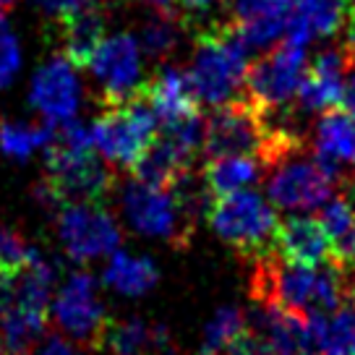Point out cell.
<instances>
[{"instance_id": "cell-1", "label": "cell", "mask_w": 355, "mask_h": 355, "mask_svg": "<svg viewBox=\"0 0 355 355\" xmlns=\"http://www.w3.org/2000/svg\"><path fill=\"white\" fill-rule=\"evenodd\" d=\"M345 275L334 264H290L272 248L251 259V298L259 306H277L298 316H324L345 298Z\"/></svg>"}, {"instance_id": "cell-2", "label": "cell", "mask_w": 355, "mask_h": 355, "mask_svg": "<svg viewBox=\"0 0 355 355\" xmlns=\"http://www.w3.org/2000/svg\"><path fill=\"white\" fill-rule=\"evenodd\" d=\"M44 180L53 186L58 199L63 201H89V204H107V196L115 189L112 165L100 157L92 144L89 128L78 123H63L53 141L44 146Z\"/></svg>"}, {"instance_id": "cell-3", "label": "cell", "mask_w": 355, "mask_h": 355, "mask_svg": "<svg viewBox=\"0 0 355 355\" xmlns=\"http://www.w3.org/2000/svg\"><path fill=\"white\" fill-rule=\"evenodd\" d=\"M251 66V47L241 34V26L230 21H214L196 37L193 63L189 78L199 105L217 107L238 97L243 89L245 71Z\"/></svg>"}, {"instance_id": "cell-4", "label": "cell", "mask_w": 355, "mask_h": 355, "mask_svg": "<svg viewBox=\"0 0 355 355\" xmlns=\"http://www.w3.org/2000/svg\"><path fill=\"white\" fill-rule=\"evenodd\" d=\"M207 222L241 256L256 259L275 248L277 211L259 191H230L211 199Z\"/></svg>"}, {"instance_id": "cell-5", "label": "cell", "mask_w": 355, "mask_h": 355, "mask_svg": "<svg viewBox=\"0 0 355 355\" xmlns=\"http://www.w3.org/2000/svg\"><path fill=\"white\" fill-rule=\"evenodd\" d=\"M92 144L110 165L128 167L141 157L149 141L159 133L152 105L144 97V87L121 105H105L100 118L92 123Z\"/></svg>"}, {"instance_id": "cell-6", "label": "cell", "mask_w": 355, "mask_h": 355, "mask_svg": "<svg viewBox=\"0 0 355 355\" xmlns=\"http://www.w3.org/2000/svg\"><path fill=\"white\" fill-rule=\"evenodd\" d=\"M269 139L266 107L254 102L248 94L214 107L209 121H204V155L209 157H261Z\"/></svg>"}, {"instance_id": "cell-7", "label": "cell", "mask_w": 355, "mask_h": 355, "mask_svg": "<svg viewBox=\"0 0 355 355\" xmlns=\"http://www.w3.org/2000/svg\"><path fill=\"white\" fill-rule=\"evenodd\" d=\"M266 170V196L279 209H316L332 199L340 186V180L329 175L316 157H306V146L290 152Z\"/></svg>"}, {"instance_id": "cell-8", "label": "cell", "mask_w": 355, "mask_h": 355, "mask_svg": "<svg viewBox=\"0 0 355 355\" xmlns=\"http://www.w3.org/2000/svg\"><path fill=\"white\" fill-rule=\"evenodd\" d=\"M58 235L66 254L78 264L112 254L121 245V227L107 204L66 201L58 209Z\"/></svg>"}, {"instance_id": "cell-9", "label": "cell", "mask_w": 355, "mask_h": 355, "mask_svg": "<svg viewBox=\"0 0 355 355\" xmlns=\"http://www.w3.org/2000/svg\"><path fill=\"white\" fill-rule=\"evenodd\" d=\"M123 211L133 230L141 235H152L170 243L175 251L191 245L196 227L178 209L173 193L167 189H155L146 183H125L123 189Z\"/></svg>"}, {"instance_id": "cell-10", "label": "cell", "mask_w": 355, "mask_h": 355, "mask_svg": "<svg viewBox=\"0 0 355 355\" xmlns=\"http://www.w3.org/2000/svg\"><path fill=\"white\" fill-rule=\"evenodd\" d=\"M306 71V44L279 40L264 58L245 71V94L261 107H285L303 81Z\"/></svg>"}, {"instance_id": "cell-11", "label": "cell", "mask_w": 355, "mask_h": 355, "mask_svg": "<svg viewBox=\"0 0 355 355\" xmlns=\"http://www.w3.org/2000/svg\"><path fill=\"white\" fill-rule=\"evenodd\" d=\"M53 322L71 340L87 345H97L102 329L107 324L105 303L97 295V282L87 272H73L58 290L55 300H50Z\"/></svg>"}, {"instance_id": "cell-12", "label": "cell", "mask_w": 355, "mask_h": 355, "mask_svg": "<svg viewBox=\"0 0 355 355\" xmlns=\"http://www.w3.org/2000/svg\"><path fill=\"white\" fill-rule=\"evenodd\" d=\"M89 71L100 84L102 107L121 105L131 100L139 89L144 87L141 78V47L131 34H112L105 37L100 50L94 53Z\"/></svg>"}, {"instance_id": "cell-13", "label": "cell", "mask_w": 355, "mask_h": 355, "mask_svg": "<svg viewBox=\"0 0 355 355\" xmlns=\"http://www.w3.org/2000/svg\"><path fill=\"white\" fill-rule=\"evenodd\" d=\"M29 100L32 107L53 125L71 123L78 110V78L76 68L68 63L63 55L47 60L32 78L29 89Z\"/></svg>"}, {"instance_id": "cell-14", "label": "cell", "mask_w": 355, "mask_h": 355, "mask_svg": "<svg viewBox=\"0 0 355 355\" xmlns=\"http://www.w3.org/2000/svg\"><path fill=\"white\" fill-rule=\"evenodd\" d=\"M355 63L350 47H329L313 58V63L306 66L303 81L298 87L295 100L303 110L309 112H324L332 110L343 100L345 89V73Z\"/></svg>"}, {"instance_id": "cell-15", "label": "cell", "mask_w": 355, "mask_h": 355, "mask_svg": "<svg viewBox=\"0 0 355 355\" xmlns=\"http://www.w3.org/2000/svg\"><path fill=\"white\" fill-rule=\"evenodd\" d=\"M94 350L105 355H173V337L165 324L144 319H107Z\"/></svg>"}, {"instance_id": "cell-16", "label": "cell", "mask_w": 355, "mask_h": 355, "mask_svg": "<svg viewBox=\"0 0 355 355\" xmlns=\"http://www.w3.org/2000/svg\"><path fill=\"white\" fill-rule=\"evenodd\" d=\"M251 329L264 337L269 347L277 355H313L316 343H313V329L311 319L290 313L277 306H259L251 313Z\"/></svg>"}, {"instance_id": "cell-17", "label": "cell", "mask_w": 355, "mask_h": 355, "mask_svg": "<svg viewBox=\"0 0 355 355\" xmlns=\"http://www.w3.org/2000/svg\"><path fill=\"white\" fill-rule=\"evenodd\" d=\"M275 251L285 261L300 266H327L332 264L329 241L322 222L313 217H288L277 222L275 230Z\"/></svg>"}, {"instance_id": "cell-18", "label": "cell", "mask_w": 355, "mask_h": 355, "mask_svg": "<svg viewBox=\"0 0 355 355\" xmlns=\"http://www.w3.org/2000/svg\"><path fill=\"white\" fill-rule=\"evenodd\" d=\"M55 21L60 24L63 58L78 71L89 68L92 58L105 40V13H102V8L97 3H89V6L63 13Z\"/></svg>"}, {"instance_id": "cell-19", "label": "cell", "mask_w": 355, "mask_h": 355, "mask_svg": "<svg viewBox=\"0 0 355 355\" xmlns=\"http://www.w3.org/2000/svg\"><path fill=\"white\" fill-rule=\"evenodd\" d=\"M313 157L319 159V165L343 180L345 167H355V118L347 115L343 107L324 110L316 131V146Z\"/></svg>"}, {"instance_id": "cell-20", "label": "cell", "mask_w": 355, "mask_h": 355, "mask_svg": "<svg viewBox=\"0 0 355 355\" xmlns=\"http://www.w3.org/2000/svg\"><path fill=\"white\" fill-rule=\"evenodd\" d=\"M144 97L152 105L159 125L175 123L199 112V100L191 87L189 71L178 66H165L155 78L144 81Z\"/></svg>"}, {"instance_id": "cell-21", "label": "cell", "mask_w": 355, "mask_h": 355, "mask_svg": "<svg viewBox=\"0 0 355 355\" xmlns=\"http://www.w3.org/2000/svg\"><path fill=\"white\" fill-rule=\"evenodd\" d=\"M193 162L183 155L170 139H165L162 133H157L155 139L149 141L141 157L131 165V175L139 183L155 186V189H167L175 183L183 173H189Z\"/></svg>"}, {"instance_id": "cell-22", "label": "cell", "mask_w": 355, "mask_h": 355, "mask_svg": "<svg viewBox=\"0 0 355 355\" xmlns=\"http://www.w3.org/2000/svg\"><path fill=\"white\" fill-rule=\"evenodd\" d=\"M347 282V279H345ZM316 353L355 355V288L347 285L340 306L324 316H311Z\"/></svg>"}, {"instance_id": "cell-23", "label": "cell", "mask_w": 355, "mask_h": 355, "mask_svg": "<svg viewBox=\"0 0 355 355\" xmlns=\"http://www.w3.org/2000/svg\"><path fill=\"white\" fill-rule=\"evenodd\" d=\"M105 285L118 290L121 295H131L139 298L157 285L159 279V269L152 259H141V256H131L125 251H112L110 264L105 269Z\"/></svg>"}, {"instance_id": "cell-24", "label": "cell", "mask_w": 355, "mask_h": 355, "mask_svg": "<svg viewBox=\"0 0 355 355\" xmlns=\"http://www.w3.org/2000/svg\"><path fill=\"white\" fill-rule=\"evenodd\" d=\"M261 175V162L256 157H209L201 167V178L211 196L241 191L256 183Z\"/></svg>"}, {"instance_id": "cell-25", "label": "cell", "mask_w": 355, "mask_h": 355, "mask_svg": "<svg viewBox=\"0 0 355 355\" xmlns=\"http://www.w3.org/2000/svg\"><path fill=\"white\" fill-rule=\"evenodd\" d=\"M55 125L47 121L40 123H16L3 121L0 123V149L13 159H26L32 152L42 149L53 141Z\"/></svg>"}, {"instance_id": "cell-26", "label": "cell", "mask_w": 355, "mask_h": 355, "mask_svg": "<svg viewBox=\"0 0 355 355\" xmlns=\"http://www.w3.org/2000/svg\"><path fill=\"white\" fill-rule=\"evenodd\" d=\"M248 329V319L241 309L235 306H225L220 309L211 322L204 327V337H201V355H225V350Z\"/></svg>"}, {"instance_id": "cell-27", "label": "cell", "mask_w": 355, "mask_h": 355, "mask_svg": "<svg viewBox=\"0 0 355 355\" xmlns=\"http://www.w3.org/2000/svg\"><path fill=\"white\" fill-rule=\"evenodd\" d=\"M180 16L170 11H157L149 16L141 26V42L139 47L144 50L152 60H167V55L175 50L178 37H180Z\"/></svg>"}, {"instance_id": "cell-28", "label": "cell", "mask_w": 355, "mask_h": 355, "mask_svg": "<svg viewBox=\"0 0 355 355\" xmlns=\"http://www.w3.org/2000/svg\"><path fill=\"white\" fill-rule=\"evenodd\" d=\"M293 11L309 24L313 37H332L345 21V0H293Z\"/></svg>"}, {"instance_id": "cell-29", "label": "cell", "mask_w": 355, "mask_h": 355, "mask_svg": "<svg viewBox=\"0 0 355 355\" xmlns=\"http://www.w3.org/2000/svg\"><path fill=\"white\" fill-rule=\"evenodd\" d=\"M293 0H233V21H254L266 16H288Z\"/></svg>"}, {"instance_id": "cell-30", "label": "cell", "mask_w": 355, "mask_h": 355, "mask_svg": "<svg viewBox=\"0 0 355 355\" xmlns=\"http://www.w3.org/2000/svg\"><path fill=\"white\" fill-rule=\"evenodd\" d=\"M34 251L37 248L26 245V241L19 233H13L8 227H0V264L21 266L32 259Z\"/></svg>"}, {"instance_id": "cell-31", "label": "cell", "mask_w": 355, "mask_h": 355, "mask_svg": "<svg viewBox=\"0 0 355 355\" xmlns=\"http://www.w3.org/2000/svg\"><path fill=\"white\" fill-rule=\"evenodd\" d=\"M19 68H21V47L11 34V37L0 40V92L8 89L13 76L19 73Z\"/></svg>"}, {"instance_id": "cell-32", "label": "cell", "mask_w": 355, "mask_h": 355, "mask_svg": "<svg viewBox=\"0 0 355 355\" xmlns=\"http://www.w3.org/2000/svg\"><path fill=\"white\" fill-rule=\"evenodd\" d=\"M225 355H277V353L269 347V343H266L259 332L245 329V332L225 350Z\"/></svg>"}, {"instance_id": "cell-33", "label": "cell", "mask_w": 355, "mask_h": 355, "mask_svg": "<svg viewBox=\"0 0 355 355\" xmlns=\"http://www.w3.org/2000/svg\"><path fill=\"white\" fill-rule=\"evenodd\" d=\"M222 0H175L178 11L183 13L189 21H204L214 8L220 6Z\"/></svg>"}, {"instance_id": "cell-34", "label": "cell", "mask_w": 355, "mask_h": 355, "mask_svg": "<svg viewBox=\"0 0 355 355\" xmlns=\"http://www.w3.org/2000/svg\"><path fill=\"white\" fill-rule=\"evenodd\" d=\"M34 6L42 13H47L50 19H60L63 13L73 11V8H81V6H89L94 0H32ZM100 6V3H97Z\"/></svg>"}, {"instance_id": "cell-35", "label": "cell", "mask_w": 355, "mask_h": 355, "mask_svg": "<svg viewBox=\"0 0 355 355\" xmlns=\"http://www.w3.org/2000/svg\"><path fill=\"white\" fill-rule=\"evenodd\" d=\"M34 355H81V353H78L73 345L68 343L66 337H60V334H50V337H44L42 343H37Z\"/></svg>"}, {"instance_id": "cell-36", "label": "cell", "mask_w": 355, "mask_h": 355, "mask_svg": "<svg viewBox=\"0 0 355 355\" xmlns=\"http://www.w3.org/2000/svg\"><path fill=\"white\" fill-rule=\"evenodd\" d=\"M337 107H343L347 115H353L355 118V73L347 81H345V89H343V100Z\"/></svg>"}, {"instance_id": "cell-37", "label": "cell", "mask_w": 355, "mask_h": 355, "mask_svg": "<svg viewBox=\"0 0 355 355\" xmlns=\"http://www.w3.org/2000/svg\"><path fill=\"white\" fill-rule=\"evenodd\" d=\"M345 19H347V40H355V0H345Z\"/></svg>"}, {"instance_id": "cell-38", "label": "cell", "mask_w": 355, "mask_h": 355, "mask_svg": "<svg viewBox=\"0 0 355 355\" xmlns=\"http://www.w3.org/2000/svg\"><path fill=\"white\" fill-rule=\"evenodd\" d=\"M146 3H152L157 11H170V13H178V6L175 0H146Z\"/></svg>"}, {"instance_id": "cell-39", "label": "cell", "mask_w": 355, "mask_h": 355, "mask_svg": "<svg viewBox=\"0 0 355 355\" xmlns=\"http://www.w3.org/2000/svg\"><path fill=\"white\" fill-rule=\"evenodd\" d=\"M11 26H8V19H6V11H0V40L11 37Z\"/></svg>"}, {"instance_id": "cell-40", "label": "cell", "mask_w": 355, "mask_h": 355, "mask_svg": "<svg viewBox=\"0 0 355 355\" xmlns=\"http://www.w3.org/2000/svg\"><path fill=\"white\" fill-rule=\"evenodd\" d=\"M13 6H16V0H0V11H8Z\"/></svg>"}, {"instance_id": "cell-41", "label": "cell", "mask_w": 355, "mask_h": 355, "mask_svg": "<svg viewBox=\"0 0 355 355\" xmlns=\"http://www.w3.org/2000/svg\"><path fill=\"white\" fill-rule=\"evenodd\" d=\"M94 3H100V6H102V3H110V0H94Z\"/></svg>"}]
</instances>
